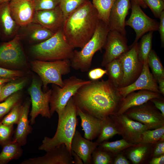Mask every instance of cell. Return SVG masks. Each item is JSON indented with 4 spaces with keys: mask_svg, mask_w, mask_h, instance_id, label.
<instances>
[{
    "mask_svg": "<svg viewBox=\"0 0 164 164\" xmlns=\"http://www.w3.org/2000/svg\"><path fill=\"white\" fill-rule=\"evenodd\" d=\"M148 6L154 16L159 18L162 13L164 11V0H142Z\"/></svg>",
    "mask_w": 164,
    "mask_h": 164,
    "instance_id": "ab89813d",
    "label": "cell"
},
{
    "mask_svg": "<svg viewBox=\"0 0 164 164\" xmlns=\"http://www.w3.org/2000/svg\"><path fill=\"white\" fill-rule=\"evenodd\" d=\"M153 31L143 36L138 43V54L139 61L143 64L148 61L149 55L152 50Z\"/></svg>",
    "mask_w": 164,
    "mask_h": 164,
    "instance_id": "4dcf8cb0",
    "label": "cell"
},
{
    "mask_svg": "<svg viewBox=\"0 0 164 164\" xmlns=\"http://www.w3.org/2000/svg\"><path fill=\"white\" fill-rule=\"evenodd\" d=\"M27 82L26 78L14 80L5 84L2 88L0 94V102L9 96L22 89Z\"/></svg>",
    "mask_w": 164,
    "mask_h": 164,
    "instance_id": "d6a6232c",
    "label": "cell"
},
{
    "mask_svg": "<svg viewBox=\"0 0 164 164\" xmlns=\"http://www.w3.org/2000/svg\"><path fill=\"white\" fill-rule=\"evenodd\" d=\"M103 48L105 49L101 65L105 67L108 63L119 58L130 49L127 45L126 36L115 30H109Z\"/></svg>",
    "mask_w": 164,
    "mask_h": 164,
    "instance_id": "5bb4252c",
    "label": "cell"
},
{
    "mask_svg": "<svg viewBox=\"0 0 164 164\" xmlns=\"http://www.w3.org/2000/svg\"><path fill=\"white\" fill-rule=\"evenodd\" d=\"M164 155V141L159 140L152 144L150 156L152 158Z\"/></svg>",
    "mask_w": 164,
    "mask_h": 164,
    "instance_id": "ee69618b",
    "label": "cell"
},
{
    "mask_svg": "<svg viewBox=\"0 0 164 164\" xmlns=\"http://www.w3.org/2000/svg\"><path fill=\"white\" fill-rule=\"evenodd\" d=\"M108 80L116 87H120L123 77V72L119 59H115L105 66Z\"/></svg>",
    "mask_w": 164,
    "mask_h": 164,
    "instance_id": "83f0119b",
    "label": "cell"
},
{
    "mask_svg": "<svg viewBox=\"0 0 164 164\" xmlns=\"http://www.w3.org/2000/svg\"><path fill=\"white\" fill-rule=\"evenodd\" d=\"M152 144L138 143L127 149L126 154L128 159L134 164L141 163L150 154Z\"/></svg>",
    "mask_w": 164,
    "mask_h": 164,
    "instance_id": "484cf974",
    "label": "cell"
},
{
    "mask_svg": "<svg viewBox=\"0 0 164 164\" xmlns=\"http://www.w3.org/2000/svg\"><path fill=\"white\" fill-rule=\"evenodd\" d=\"M106 73V70L97 68L90 70L88 73V76L90 80H96L101 78Z\"/></svg>",
    "mask_w": 164,
    "mask_h": 164,
    "instance_id": "f6af8a7d",
    "label": "cell"
},
{
    "mask_svg": "<svg viewBox=\"0 0 164 164\" xmlns=\"http://www.w3.org/2000/svg\"><path fill=\"white\" fill-rule=\"evenodd\" d=\"M0 153V164L7 163L10 161L19 158L22 154V150L18 143L10 140L3 145Z\"/></svg>",
    "mask_w": 164,
    "mask_h": 164,
    "instance_id": "4316f807",
    "label": "cell"
},
{
    "mask_svg": "<svg viewBox=\"0 0 164 164\" xmlns=\"http://www.w3.org/2000/svg\"><path fill=\"white\" fill-rule=\"evenodd\" d=\"M72 98L83 111L101 120L116 114L123 98L118 88L108 80H91L81 86Z\"/></svg>",
    "mask_w": 164,
    "mask_h": 164,
    "instance_id": "6da1fadb",
    "label": "cell"
},
{
    "mask_svg": "<svg viewBox=\"0 0 164 164\" xmlns=\"http://www.w3.org/2000/svg\"><path fill=\"white\" fill-rule=\"evenodd\" d=\"M152 158L151 160L149 162L150 164H164V155Z\"/></svg>",
    "mask_w": 164,
    "mask_h": 164,
    "instance_id": "681fc988",
    "label": "cell"
},
{
    "mask_svg": "<svg viewBox=\"0 0 164 164\" xmlns=\"http://www.w3.org/2000/svg\"><path fill=\"white\" fill-rule=\"evenodd\" d=\"M58 114V124L54 135L52 138L45 136L39 150L47 152L64 144L71 151V143L78 123L76 106L72 97L63 111Z\"/></svg>",
    "mask_w": 164,
    "mask_h": 164,
    "instance_id": "3957f363",
    "label": "cell"
},
{
    "mask_svg": "<svg viewBox=\"0 0 164 164\" xmlns=\"http://www.w3.org/2000/svg\"><path fill=\"white\" fill-rule=\"evenodd\" d=\"M42 84L36 78L33 77L31 85L28 89L32 103V109L30 114L31 124L35 122V119L39 114L43 117L50 119V100L52 89L43 92L41 89Z\"/></svg>",
    "mask_w": 164,
    "mask_h": 164,
    "instance_id": "ba28073f",
    "label": "cell"
},
{
    "mask_svg": "<svg viewBox=\"0 0 164 164\" xmlns=\"http://www.w3.org/2000/svg\"><path fill=\"white\" fill-rule=\"evenodd\" d=\"M102 120L100 132L96 141L98 145L108 141L116 135L120 134L115 123L109 116Z\"/></svg>",
    "mask_w": 164,
    "mask_h": 164,
    "instance_id": "f1b7e54d",
    "label": "cell"
},
{
    "mask_svg": "<svg viewBox=\"0 0 164 164\" xmlns=\"http://www.w3.org/2000/svg\"><path fill=\"white\" fill-rule=\"evenodd\" d=\"M109 116L115 123L119 135L128 143H139L142 133L149 129L145 125L130 118L124 114H115Z\"/></svg>",
    "mask_w": 164,
    "mask_h": 164,
    "instance_id": "4fadbf2b",
    "label": "cell"
},
{
    "mask_svg": "<svg viewBox=\"0 0 164 164\" xmlns=\"http://www.w3.org/2000/svg\"><path fill=\"white\" fill-rule=\"evenodd\" d=\"M96 142H93L83 137L76 130L71 143V151L76 153L82 159L84 164H92V154L98 146Z\"/></svg>",
    "mask_w": 164,
    "mask_h": 164,
    "instance_id": "44dd1931",
    "label": "cell"
},
{
    "mask_svg": "<svg viewBox=\"0 0 164 164\" xmlns=\"http://www.w3.org/2000/svg\"><path fill=\"white\" fill-rule=\"evenodd\" d=\"M76 114L81 120V126L84 131V137L92 141L100 133L102 120L83 111L76 107Z\"/></svg>",
    "mask_w": 164,
    "mask_h": 164,
    "instance_id": "603a6c76",
    "label": "cell"
},
{
    "mask_svg": "<svg viewBox=\"0 0 164 164\" xmlns=\"http://www.w3.org/2000/svg\"><path fill=\"white\" fill-rule=\"evenodd\" d=\"M154 98H162L161 94L146 90L131 93L122 98L116 114H123L130 108L142 105Z\"/></svg>",
    "mask_w": 164,
    "mask_h": 164,
    "instance_id": "ffe728a7",
    "label": "cell"
},
{
    "mask_svg": "<svg viewBox=\"0 0 164 164\" xmlns=\"http://www.w3.org/2000/svg\"><path fill=\"white\" fill-rule=\"evenodd\" d=\"M148 63L151 69L152 74L158 83L164 79V69L160 60L154 50L152 49L148 58Z\"/></svg>",
    "mask_w": 164,
    "mask_h": 164,
    "instance_id": "1f68e13d",
    "label": "cell"
},
{
    "mask_svg": "<svg viewBox=\"0 0 164 164\" xmlns=\"http://www.w3.org/2000/svg\"><path fill=\"white\" fill-rule=\"evenodd\" d=\"M142 90L160 93L157 83L149 70L148 61L143 63L141 74L133 82L128 85L118 88L119 92L123 98L131 93Z\"/></svg>",
    "mask_w": 164,
    "mask_h": 164,
    "instance_id": "9a60e30c",
    "label": "cell"
},
{
    "mask_svg": "<svg viewBox=\"0 0 164 164\" xmlns=\"http://www.w3.org/2000/svg\"><path fill=\"white\" fill-rule=\"evenodd\" d=\"M71 153L73 158L74 164H84L82 159L76 153L72 151H71Z\"/></svg>",
    "mask_w": 164,
    "mask_h": 164,
    "instance_id": "f907efd6",
    "label": "cell"
},
{
    "mask_svg": "<svg viewBox=\"0 0 164 164\" xmlns=\"http://www.w3.org/2000/svg\"><path fill=\"white\" fill-rule=\"evenodd\" d=\"M12 0H0V3L7 2H9Z\"/></svg>",
    "mask_w": 164,
    "mask_h": 164,
    "instance_id": "11a10c76",
    "label": "cell"
},
{
    "mask_svg": "<svg viewBox=\"0 0 164 164\" xmlns=\"http://www.w3.org/2000/svg\"><path fill=\"white\" fill-rule=\"evenodd\" d=\"M5 84H2L0 85V94H1V92L2 88V87H3V86Z\"/></svg>",
    "mask_w": 164,
    "mask_h": 164,
    "instance_id": "9f6ffc18",
    "label": "cell"
},
{
    "mask_svg": "<svg viewBox=\"0 0 164 164\" xmlns=\"http://www.w3.org/2000/svg\"><path fill=\"white\" fill-rule=\"evenodd\" d=\"M158 83L159 84V92L161 94L164 95V79H161L159 80Z\"/></svg>",
    "mask_w": 164,
    "mask_h": 164,
    "instance_id": "816d5d0a",
    "label": "cell"
},
{
    "mask_svg": "<svg viewBox=\"0 0 164 164\" xmlns=\"http://www.w3.org/2000/svg\"><path fill=\"white\" fill-rule=\"evenodd\" d=\"M74 49L67 41L62 28L47 39L32 46L31 50L38 60L53 61L70 59Z\"/></svg>",
    "mask_w": 164,
    "mask_h": 164,
    "instance_id": "5b68a950",
    "label": "cell"
},
{
    "mask_svg": "<svg viewBox=\"0 0 164 164\" xmlns=\"http://www.w3.org/2000/svg\"><path fill=\"white\" fill-rule=\"evenodd\" d=\"M13 125H7L0 122V145H3L11 140Z\"/></svg>",
    "mask_w": 164,
    "mask_h": 164,
    "instance_id": "b9f144b4",
    "label": "cell"
},
{
    "mask_svg": "<svg viewBox=\"0 0 164 164\" xmlns=\"http://www.w3.org/2000/svg\"><path fill=\"white\" fill-rule=\"evenodd\" d=\"M109 30L108 26L100 20L90 39L80 50H74L70 59L71 67L82 72L88 71L91 67L94 54L103 48Z\"/></svg>",
    "mask_w": 164,
    "mask_h": 164,
    "instance_id": "277c9868",
    "label": "cell"
},
{
    "mask_svg": "<svg viewBox=\"0 0 164 164\" xmlns=\"http://www.w3.org/2000/svg\"><path fill=\"white\" fill-rule=\"evenodd\" d=\"M9 6L12 17L20 27L32 22L36 11L33 1L13 0L9 2Z\"/></svg>",
    "mask_w": 164,
    "mask_h": 164,
    "instance_id": "e0dca14e",
    "label": "cell"
},
{
    "mask_svg": "<svg viewBox=\"0 0 164 164\" xmlns=\"http://www.w3.org/2000/svg\"><path fill=\"white\" fill-rule=\"evenodd\" d=\"M131 14L126 21L125 26L131 27L135 32V37L133 45L146 33L158 31L159 22L146 15L134 0H131Z\"/></svg>",
    "mask_w": 164,
    "mask_h": 164,
    "instance_id": "30bf717a",
    "label": "cell"
},
{
    "mask_svg": "<svg viewBox=\"0 0 164 164\" xmlns=\"http://www.w3.org/2000/svg\"><path fill=\"white\" fill-rule=\"evenodd\" d=\"M31 65L32 70L40 77L45 89L50 83L63 87L62 76L70 73L71 67L70 59L53 61L38 60L32 61Z\"/></svg>",
    "mask_w": 164,
    "mask_h": 164,
    "instance_id": "8992f818",
    "label": "cell"
},
{
    "mask_svg": "<svg viewBox=\"0 0 164 164\" xmlns=\"http://www.w3.org/2000/svg\"><path fill=\"white\" fill-rule=\"evenodd\" d=\"M32 0V1H33L34 0Z\"/></svg>",
    "mask_w": 164,
    "mask_h": 164,
    "instance_id": "6f0895ef",
    "label": "cell"
},
{
    "mask_svg": "<svg viewBox=\"0 0 164 164\" xmlns=\"http://www.w3.org/2000/svg\"><path fill=\"white\" fill-rule=\"evenodd\" d=\"M60 0H34L36 11L49 10L58 6Z\"/></svg>",
    "mask_w": 164,
    "mask_h": 164,
    "instance_id": "60d3db41",
    "label": "cell"
},
{
    "mask_svg": "<svg viewBox=\"0 0 164 164\" xmlns=\"http://www.w3.org/2000/svg\"><path fill=\"white\" fill-rule=\"evenodd\" d=\"M160 21L159 22L158 31L159 32L161 46H164V11L161 13L159 18Z\"/></svg>",
    "mask_w": 164,
    "mask_h": 164,
    "instance_id": "7dc6e473",
    "label": "cell"
},
{
    "mask_svg": "<svg viewBox=\"0 0 164 164\" xmlns=\"http://www.w3.org/2000/svg\"><path fill=\"white\" fill-rule=\"evenodd\" d=\"M135 144L122 139L112 142L105 141L98 144V146L114 156Z\"/></svg>",
    "mask_w": 164,
    "mask_h": 164,
    "instance_id": "836d02e7",
    "label": "cell"
},
{
    "mask_svg": "<svg viewBox=\"0 0 164 164\" xmlns=\"http://www.w3.org/2000/svg\"><path fill=\"white\" fill-rule=\"evenodd\" d=\"M164 135V126L154 129H148L141 134L139 143L152 144L161 139Z\"/></svg>",
    "mask_w": 164,
    "mask_h": 164,
    "instance_id": "e575fe53",
    "label": "cell"
},
{
    "mask_svg": "<svg viewBox=\"0 0 164 164\" xmlns=\"http://www.w3.org/2000/svg\"><path fill=\"white\" fill-rule=\"evenodd\" d=\"M22 28L24 29L22 36L30 42L36 43L37 44L50 38L56 32L33 22Z\"/></svg>",
    "mask_w": 164,
    "mask_h": 164,
    "instance_id": "d4e9b609",
    "label": "cell"
},
{
    "mask_svg": "<svg viewBox=\"0 0 164 164\" xmlns=\"http://www.w3.org/2000/svg\"></svg>",
    "mask_w": 164,
    "mask_h": 164,
    "instance_id": "680465c9",
    "label": "cell"
},
{
    "mask_svg": "<svg viewBox=\"0 0 164 164\" xmlns=\"http://www.w3.org/2000/svg\"><path fill=\"white\" fill-rule=\"evenodd\" d=\"M90 0H60L59 6L64 19L86 2Z\"/></svg>",
    "mask_w": 164,
    "mask_h": 164,
    "instance_id": "8d00e7d4",
    "label": "cell"
},
{
    "mask_svg": "<svg viewBox=\"0 0 164 164\" xmlns=\"http://www.w3.org/2000/svg\"><path fill=\"white\" fill-rule=\"evenodd\" d=\"M29 103L27 102L22 105V111L17 126L15 129L13 140L23 146L26 143L27 137L31 133L32 128L29 125L28 115L29 108Z\"/></svg>",
    "mask_w": 164,
    "mask_h": 164,
    "instance_id": "cb8c5ba5",
    "label": "cell"
},
{
    "mask_svg": "<svg viewBox=\"0 0 164 164\" xmlns=\"http://www.w3.org/2000/svg\"><path fill=\"white\" fill-rule=\"evenodd\" d=\"M141 7L144 9H146L147 6L145 4L142 0H134Z\"/></svg>",
    "mask_w": 164,
    "mask_h": 164,
    "instance_id": "f5cc1de1",
    "label": "cell"
},
{
    "mask_svg": "<svg viewBox=\"0 0 164 164\" xmlns=\"http://www.w3.org/2000/svg\"><path fill=\"white\" fill-rule=\"evenodd\" d=\"M20 94L16 92L11 95L3 102L0 103V118L8 113L17 104L21 98Z\"/></svg>",
    "mask_w": 164,
    "mask_h": 164,
    "instance_id": "74e56055",
    "label": "cell"
},
{
    "mask_svg": "<svg viewBox=\"0 0 164 164\" xmlns=\"http://www.w3.org/2000/svg\"><path fill=\"white\" fill-rule=\"evenodd\" d=\"M45 155L24 160L21 164H74L71 151L65 145L60 146L46 152Z\"/></svg>",
    "mask_w": 164,
    "mask_h": 164,
    "instance_id": "2e32d148",
    "label": "cell"
},
{
    "mask_svg": "<svg viewBox=\"0 0 164 164\" xmlns=\"http://www.w3.org/2000/svg\"><path fill=\"white\" fill-rule=\"evenodd\" d=\"M162 98H154L151 99L150 101L161 112L162 115L164 117V102L163 99Z\"/></svg>",
    "mask_w": 164,
    "mask_h": 164,
    "instance_id": "c3c4849f",
    "label": "cell"
},
{
    "mask_svg": "<svg viewBox=\"0 0 164 164\" xmlns=\"http://www.w3.org/2000/svg\"><path fill=\"white\" fill-rule=\"evenodd\" d=\"M99 20L109 26L111 11L115 0H90Z\"/></svg>",
    "mask_w": 164,
    "mask_h": 164,
    "instance_id": "f546056e",
    "label": "cell"
},
{
    "mask_svg": "<svg viewBox=\"0 0 164 164\" xmlns=\"http://www.w3.org/2000/svg\"><path fill=\"white\" fill-rule=\"evenodd\" d=\"M12 80H14L11 79H4L0 77V85L5 84Z\"/></svg>",
    "mask_w": 164,
    "mask_h": 164,
    "instance_id": "db71d44e",
    "label": "cell"
},
{
    "mask_svg": "<svg viewBox=\"0 0 164 164\" xmlns=\"http://www.w3.org/2000/svg\"><path fill=\"white\" fill-rule=\"evenodd\" d=\"M64 85L60 87L53 84L50 100V109L52 116L56 112H62L70 98L82 85L90 82L91 80H85L72 76L64 80Z\"/></svg>",
    "mask_w": 164,
    "mask_h": 164,
    "instance_id": "52a82bcc",
    "label": "cell"
},
{
    "mask_svg": "<svg viewBox=\"0 0 164 164\" xmlns=\"http://www.w3.org/2000/svg\"><path fill=\"white\" fill-rule=\"evenodd\" d=\"M138 48L137 42L131 45L129 50L118 58L121 64L123 72V79L119 87L131 84L141 73L143 64L138 59Z\"/></svg>",
    "mask_w": 164,
    "mask_h": 164,
    "instance_id": "7c38bea8",
    "label": "cell"
},
{
    "mask_svg": "<svg viewBox=\"0 0 164 164\" xmlns=\"http://www.w3.org/2000/svg\"><path fill=\"white\" fill-rule=\"evenodd\" d=\"M131 8L130 0H115L110 13V30L117 31L126 36L125 19Z\"/></svg>",
    "mask_w": 164,
    "mask_h": 164,
    "instance_id": "ac0fdd59",
    "label": "cell"
},
{
    "mask_svg": "<svg viewBox=\"0 0 164 164\" xmlns=\"http://www.w3.org/2000/svg\"><path fill=\"white\" fill-rule=\"evenodd\" d=\"M130 163V161L124 155L122 151L114 156L113 164H129Z\"/></svg>",
    "mask_w": 164,
    "mask_h": 164,
    "instance_id": "bcb514c9",
    "label": "cell"
},
{
    "mask_svg": "<svg viewBox=\"0 0 164 164\" xmlns=\"http://www.w3.org/2000/svg\"><path fill=\"white\" fill-rule=\"evenodd\" d=\"M18 34L8 42L0 45V65L18 68L26 64V57L21 45Z\"/></svg>",
    "mask_w": 164,
    "mask_h": 164,
    "instance_id": "8fae6325",
    "label": "cell"
},
{
    "mask_svg": "<svg viewBox=\"0 0 164 164\" xmlns=\"http://www.w3.org/2000/svg\"><path fill=\"white\" fill-rule=\"evenodd\" d=\"M64 19L59 5L49 10L36 11L32 22L56 32L62 28Z\"/></svg>",
    "mask_w": 164,
    "mask_h": 164,
    "instance_id": "d6986e66",
    "label": "cell"
},
{
    "mask_svg": "<svg viewBox=\"0 0 164 164\" xmlns=\"http://www.w3.org/2000/svg\"><path fill=\"white\" fill-rule=\"evenodd\" d=\"M130 118L154 129L164 126V117L150 101L130 108L124 113Z\"/></svg>",
    "mask_w": 164,
    "mask_h": 164,
    "instance_id": "9c48e42d",
    "label": "cell"
},
{
    "mask_svg": "<svg viewBox=\"0 0 164 164\" xmlns=\"http://www.w3.org/2000/svg\"><path fill=\"white\" fill-rule=\"evenodd\" d=\"M23 75V72L20 70L10 69L0 67V78L15 80Z\"/></svg>",
    "mask_w": 164,
    "mask_h": 164,
    "instance_id": "7bdbcfd3",
    "label": "cell"
},
{
    "mask_svg": "<svg viewBox=\"0 0 164 164\" xmlns=\"http://www.w3.org/2000/svg\"><path fill=\"white\" fill-rule=\"evenodd\" d=\"M22 106L19 103L14 107L2 120V123L7 125L17 124L20 118Z\"/></svg>",
    "mask_w": 164,
    "mask_h": 164,
    "instance_id": "f35d334b",
    "label": "cell"
},
{
    "mask_svg": "<svg viewBox=\"0 0 164 164\" xmlns=\"http://www.w3.org/2000/svg\"><path fill=\"white\" fill-rule=\"evenodd\" d=\"M92 164H113L114 156L109 152L99 147L94 151L92 153Z\"/></svg>",
    "mask_w": 164,
    "mask_h": 164,
    "instance_id": "d590c367",
    "label": "cell"
},
{
    "mask_svg": "<svg viewBox=\"0 0 164 164\" xmlns=\"http://www.w3.org/2000/svg\"><path fill=\"white\" fill-rule=\"evenodd\" d=\"M100 21L91 1L86 2L64 22L62 30L67 41L74 48L81 49L93 35Z\"/></svg>",
    "mask_w": 164,
    "mask_h": 164,
    "instance_id": "7a4b0ae2",
    "label": "cell"
},
{
    "mask_svg": "<svg viewBox=\"0 0 164 164\" xmlns=\"http://www.w3.org/2000/svg\"><path fill=\"white\" fill-rule=\"evenodd\" d=\"M20 27L11 15L9 2L0 3V36L4 39H12L18 34Z\"/></svg>",
    "mask_w": 164,
    "mask_h": 164,
    "instance_id": "7402d4cb",
    "label": "cell"
}]
</instances>
